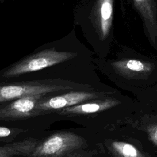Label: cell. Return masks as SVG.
I'll use <instances>...</instances> for the list:
<instances>
[{"label": "cell", "mask_w": 157, "mask_h": 157, "mask_svg": "<svg viewBox=\"0 0 157 157\" xmlns=\"http://www.w3.org/2000/svg\"><path fill=\"white\" fill-rule=\"evenodd\" d=\"M40 138L30 137L0 145V157H25L33 150Z\"/></svg>", "instance_id": "obj_10"}, {"label": "cell", "mask_w": 157, "mask_h": 157, "mask_svg": "<svg viewBox=\"0 0 157 157\" xmlns=\"http://www.w3.org/2000/svg\"><path fill=\"white\" fill-rule=\"evenodd\" d=\"M112 94V91H105L71 90L53 96L44 97L37 102L35 112L37 115L54 114L63 109Z\"/></svg>", "instance_id": "obj_8"}, {"label": "cell", "mask_w": 157, "mask_h": 157, "mask_svg": "<svg viewBox=\"0 0 157 157\" xmlns=\"http://www.w3.org/2000/svg\"><path fill=\"white\" fill-rule=\"evenodd\" d=\"M135 7L139 10L153 40L157 37L156 6L155 0H133Z\"/></svg>", "instance_id": "obj_11"}, {"label": "cell", "mask_w": 157, "mask_h": 157, "mask_svg": "<svg viewBox=\"0 0 157 157\" xmlns=\"http://www.w3.org/2000/svg\"><path fill=\"white\" fill-rule=\"evenodd\" d=\"M155 107H156V106H155Z\"/></svg>", "instance_id": "obj_14"}, {"label": "cell", "mask_w": 157, "mask_h": 157, "mask_svg": "<svg viewBox=\"0 0 157 157\" xmlns=\"http://www.w3.org/2000/svg\"><path fill=\"white\" fill-rule=\"evenodd\" d=\"M76 53L47 48L20 60L8 67L2 74L4 78H12L44 69L73 58Z\"/></svg>", "instance_id": "obj_6"}, {"label": "cell", "mask_w": 157, "mask_h": 157, "mask_svg": "<svg viewBox=\"0 0 157 157\" xmlns=\"http://www.w3.org/2000/svg\"><path fill=\"white\" fill-rule=\"evenodd\" d=\"M25 157H109L99 134L85 128L48 130Z\"/></svg>", "instance_id": "obj_2"}, {"label": "cell", "mask_w": 157, "mask_h": 157, "mask_svg": "<svg viewBox=\"0 0 157 157\" xmlns=\"http://www.w3.org/2000/svg\"><path fill=\"white\" fill-rule=\"evenodd\" d=\"M112 128L136 138L147 151L157 157V106L137 105L129 117Z\"/></svg>", "instance_id": "obj_4"}, {"label": "cell", "mask_w": 157, "mask_h": 157, "mask_svg": "<svg viewBox=\"0 0 157 157\" xmlns=\"http://www.w3.org/2000/svg\"><path fill=\"white\" fill-rule=\"evenodd\" d=\"M48 131L45 132H38L32 130L0 126V145L30 137L40 138L43 137Z\"/></svg>", "instance_id": "obj_13"}, {"label": "cell", "mask_w": 157, "mask_h": 157, "mask_svg": "<svg viewBox=\"0 0 157 157\" xmlns=\"http://www.w3.org/2000/svg\"><path fill=\"white\" fill-rule=\"evenodd\" d=\"M112 67L124 77L144 75L150 73L153 66L150 63L135 59H126L111 63Z\"/></svg>", "instance_id": "obj_9"}, {"label": "cell", "mask_w": 157, "mask_h": 157, "mask_svg": "<svg viewBox=\"0 0 157 157\" xmlns=\"http://www.w3.org/2000/svg\"><path fill=\"white\" fill-rule=\"evenodd\" d=\"M113 0H98L96 18L100 36L105 39L109 33L113 18Z\"/></svg>", "instance_id": "obj_12"}, {"label": "cell", "mask_w": 157, "mask_h": 157, "mask_svg": "<svg viewBox=\"0 0 157 157\" xmlns=\"http://www.w3.org/2000/svg\"><path fill=\"white\" fill-rule=\"evenodd\" d=\"M73 89L72 86L64 85L53 80L0 83V105L25 96H53Z\"/></svg>", "instance_id": "obj_5"}, {"label": "cell", "mask_w": 157, "mask_h": 157, "mask_svg": "<svg viewBox=\"0 0 157 157\" xmlns=\"http://www.w3.org/2000/svg\"><path fill=\"white\" fill-rule=\"evenodd\" d=\"M129 101L112 94L60 110L58 121H69L98 133L112 128L137 108Z\"/></svg>", "instance_id": "obj_1"}, {"label": "cell", "mask_w": 157, "mask_h": 157, "mask_svg": "<svg viewBox=\"0 0 157 157\" xmlns=\"http://www.w3.org/2000/svg\"><path fill=\"white\" fill-rule=\"evenodd\" d=\"M109 157H155L136 138L112 128L98 133Z\"/></svg>", "instance_id": "obj_7"}, {"label": "cell", "mask_w": 157, "mask_h": 157, "mask_svg": "<svg viewBox=\"0 0 157 157\" xmlns=\"http://www.w3.org/2000/svg\"><path fill=\"white\" fill-rule=\"evenodd\" d=\"M48 96L35 95L23 97L0 105V126L45 132L58 121L55 114L37 115V102Z\"/></svg>", "instance_id": "obj_3"}]
</instances>
